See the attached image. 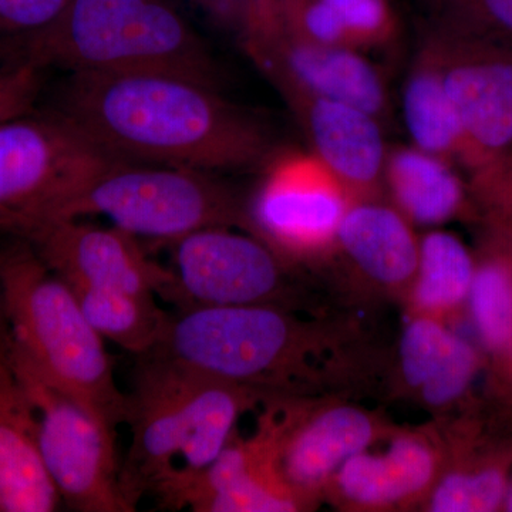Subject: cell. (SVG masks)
<instances>
[{
	"label": "cell",
	"mask_w": 512,
	"mask_h": 512,
	"mask_svg": "<svg viewBox=\"0 0 512 512\" xmlns=\"http://www.w3.org/2000/svg\"><path fill=\"white\" fill-rule=\"evenodd\" d=\"M89 217L168 245L205 228L245 231L247 202L214 173L113 158L76 188L55 221Z\"/></svg>",
	"instance_id": "6"
},
{
	"label": "cell",
	"mask_w": 512,
	"mask_h": 512,
	"mask_svg": "<svg viewBox=\"0 0 512 512\" xmlns=\"http://www.w3.org/2000/svg\"><path fill=\"white\" fill-rule=\"evenodd\" d=\"M424 43L456 111L463 136L458 167L468 177L512 151V47L437 29Z\"/></svg>",
	"instance_id": "12"
},
{
	"label": "cell",
	"mask_w": 512,
	"mask_h": 512,
	"mask_svg": "<svg viewBox=\"0 0 512 512\" xmlns=\"http://www.w3.org/2000/svg\"><path fill=\"white\" fill-rule=\"evenodd\" d=\"M342 279L360 295L406 302L419 261V235L386 198L350 202L335 248Z\"/></svg>",
	"instance_id": "18"
},
{
	"label": "cell",
	"mask_w": 512,
	"mask_h": 512,
	"mask_svg": "<svg viewBox=\"0 0 512 512\" xmlns=\"http://www.w3.org/2000/svg\"><path fill=\"white\" fill-rule=\"evenodd\" d=\"M276 473L312 510L350 457L383 439L393 424L342 394L282 397L264 403Z\"/></svg>",
	"instance_id": "9"
},
{
	"label": "cell",
	"mask_w": 512,
	"mask_h": 512,
	"mask_svg": "<svg viewBox=\"0 0 512 512\" xmlns=\"http://www.w3.org/2000/svg\"><path fill=\"white\" fill-rule=\"evenodd\" d=\"M258 397L242 387L138 357L126 423L131 444L121 463L128 503H137L174 474H194L217 460Z\"/></svg>",
	"instance_id": "5"
},
{
	"label": "cell",
	"mask_w": 512,
	"mask_h": 512,
	"mask_svg": "<svg viewBox=\"0 0 512 512\" xmlns=\"http://www.w3.org/2000/svg\"><path fill=\"white\" fill-rule=\"evenodd\" d=\"M503 511L512 512V476L510 485H508L507 495H505Z\"/></svg>",
	"instance_id": "36"
},
{
	"label": "cell",
	"mask_w": 512,
	"mask_h": 512,
	"mask_svg": "<svg viewBox=\"0 0 512 512\" xmlns=\"http://www.w3.org/2000/svg\"><path fill=\"white\" fill-rule=\"evenodd\" d=\"M466 315L488 360L512 336V222L481 220Z\"/></svg>",
	"instance_id": "23"
},
{
	"label": "cell",
	"mask_w": 512,
	"mask_h": 512,
	"mask_svg": "<svg viewBox=\"0 0 512 512\" xmlns=\"http://www.w3.org/2000/svg\"><path fill=\"white\" fill-rule=\"evenodd\" d=\"M60 504L40 451L36 409L10 362L8 343L0 349V512H52Z\"/></svg>",
	"instance_id": "21"
},
{
	"label": "cell",
	"mask_w": 512,
	"mask_h": 512,
	"mask_svg": "<svg viewBox=\"0 0 512 512\" xmlns=\"http://www.w3.org/2000/svg\"><path fill=\"white\" fill-rule=\"evenodd\" d=\"M332 10L345 45L350 49H376L390 45L399 35V19L389 0H323Z\"/></svg>",
	"instance_id": "28"
},
{
	"label": "cell",
	"mask_w": 512,
	"mask_h": 512,
	"mask_svg": "<svg viewBox=\"0 0 512 512\" xmlns=\"http://www.w3.org/2000/svg\"><path fill=\"white\" fill-rule=\"evenodd\" d=\"M90 325L104 340L137 357L156 348L167 328L170 312L156 295H140L119 289L70 286Z\"/></svg>",
	"instance_id": "26"
},
{
	"label": "cell",
	"mask_w": 512,
	"mask_h": 512,
	"mask_svg": "<svg viewBox=\"0 0 512 512\" xmlns=\"http://www.w3.org/2000/svg\"><path fill=\"white\" fill-rule=\"evenodd\" d=\"M383 192L413 227H440L450 221L480 222L468 181L457 165L412 146L389 147Z\"/></svg>",
	"instance_id": "22"
},
{
	"label": "cell",
	"mask_w": 512,
	"mask_h": 512,
	"mask_svg": "<svg viewBox=\"0 0 512 512\" xmlns=\"http://www.w3.org/2000/svg\"><path fill=\"white\" fill-rule=\"evenodd\" d=\"M311 151L272 153L247 201V227L293 266L328 261L352 202Z\"/></svg>",
	"instance_id": "11"
},
{
	"label": "cell",
	"mask_w": 512,
	"mask_h": 512,
	"mask_svg": "<svg viewBox=\"0 0 512 512\" xmlns=\"http://www.w3.org/2000/svg\"><path fill=\"white\" fill-rule=\"evenodd\" d=\"M23 239L69 286L160 295L170 278L168 268L148 258L140 239L114 225L57 220Z\"/></svg>",
	"instance_id": "14"
},
{
	"label": "cell",
	"mask_w": 512,
	"mask_h": 512,
	"mask_svg": "<svg viewBox=\"0 0 512 512\" xmlns=\"http://www.w3.org/2000/svg\"><path fill=\"white\" fill-rule=\"evenodd\" d=\"M476 259L457 235L443 229L419 237V261L406 303L410 315L450 322L466 315Z\"/></svg>",
	"instance_id": "24"
},
{
	"label": "cell",
	"mask_w": 512,
	"mask_h": 512,
	"mask_svg": "<svg viewBox=\"0 0 512 512\" xmlns=\"http://www.w3.org/2000/svg\"><path fill=\"white\" fill-rule=\"evenodd\" d=\"M147 355L252 390L265 402L343 396L376 370V359L365 348L355 323L305 320L278 306L175 311L160 342Z\"/></svg>",
	"instance_id": "2"
},
{
	"label": "cell",
	"mask_w": 512,
	"mask_h": 512,
	"mask_svg": "<svg viewBox=\"0 0 512 512\" xmlns=\"http://www.w3.org/2000/svg\"><path fill=\"white\" fill-rule=\"evenodd\" d=\"M212 18L238 33L244 42L254 29L252 0H192Z\"/></svg>",
	"instance_id": "33"
},
{
	"label": "cell",
	"mask_w": 512,
	"mask_h": 512,
	"mask_svg": "<svg viewBox=\"0 0 512 512\" xmlns=\"http://www.w3.org/2000/svg\"><path fill=\"white\" fill-rule=\"evenodd\" d=\"M252 5H254V29L242 42L244 47L265 42L284 32V19H282L284 0H252Z\"/></svg>",
	"instance_id": "34"
},
{
	"label": "cell",
	"mask_w": 512,
	"mask_h": 512,
	"mask_svg": "<svg viewBox=\"0 0 512 512\" xmlns=\"http://www.w3.org/2000/svg\"><path fill=\"white\" fill-rule=\"evenodd\" d=\"M42 83L43 70L32 64H0V121L32 111Z\"/></svg>",
	"instance_id": "30"
},
{
	"label": "cell",
	"mask_w": 512,
	"mask_h": 512,
	"mask_svg": "<svg viewBox=\"0 0 512 512\" xmlns=\"http://www.w3.org/2000/svg\"><path fill=\"white\" fill-rule=\"evenodd\" d=\"M9 359L35 406L43 461L62 503L79 512H133L121 484L116 430L43 380L28 365Z\"/></svg>",
	"instance_id": "10"
},
{
	"label": "cell",
	"mask_w": 512,
	"mask_h": 512,
	"mask_svg": "<svg viewBox=\"0 0 512 512\" xmlns=\"http://www.w3.org/2000/svg\"><path fill=\"white\" fill-rule=\"evenodd\" d=\"M439 427L444 463L421 510L503 511L512 476V434L485 414L480 399L453 417H440Z\"/></svg>",
	"instance_id": "16"
},
{
	"label": "cell",
	"mask_w": 512,
	"mask_h": 512,
	"mask_svg": "<svg viewBox=\"0 0 512 512\" xmlns=\"http://www.w3.org/2000/svg\"><path fill=\"white\" fill-rule=\"evenodd\" d=\"M481 407L501 429L512 434V336L507 348L487 362Z\"/></svg>",
	"instance_id": "31"
},
{
	"label": "cell",
	"mask_w": 512,
	"mask_h": 512,
	"mask_svg": "<svg viewBox=\"0 0 512 512\" xmlns=\"http://www.w3.org/2000/svg\"><path fill=\"white\" fill-rule=\"evenodd\" d=\"M0 286L12 355L110 429L126 423L128 394L117 384L104 339L26 239L9 237L0 247Z\"/></svg>",
	"instance_id": "4"
},
{
	"label": "cell",
	"mask_w": 512,
	"mask_h": 512,
	"mask_svg": "<svg viewBox=\"0 0 512 512\" xmlns=\"http://www.w3.org/2000/svg\"><path fill=\"white\" fill-rule=\"evenodd\" d=\"M0 60L43 72L180 74L220 87L210 47L167 0H69L47 28L0 37Z\"/></svg>",
	"instance_id": "3"
},
{
	"label": "cell",
	"mask_w": 512,
	"mask_h": 512,
	"mask_svg": "<svg viewBox=\"0 0 512 512\" xmlns=\"http://www.w3.org/2000/svg\"><path fill=\"white\" fill-rule=\"evenodd\" d=\"M433 29L512 47V0H431Z\"/></svg>",
	"instance_id": "27"
},
{
	"label": "cell",
	"mask_w": 512,
	"mask_h": 512,
	"mask_svg": "<svg viewBox=\"0 0 512 512\" xmlns=\"http://www.w3.org/2000/svg\"><path fill=\"white\" fill-rule=\"evenodd\" d=\"M56 113L111 156L215 173L264 164L268 130L220 87L180 74H69Z\"/></svg>",
	"instance_id": "1"
},
{
	"label": "cell",
	"mask_w": 512,
	"mask_h": 512,
	"mask_svg": "<svg viewBox=\"0 0 512 512\" xmlns=\"http://www.w3.org/2000/svg\"><path fill=\"white\" fill-rule=\"evenodd\" d=\"M403 119L412 146L460 164L463 136L439 64L426 43L410 67L403 87Z\"/></svg>",
	"instance_id": "25"
},
{
	"label": "cell",
	"mask_w": 512,
	"mask_h": 512,
	"mask_svg": "<svg viewBox=\"0 0 512 512\" xmlns=\"http://www.w3.org/2000/svg\"><path fill=\"white\" fill-rule=\"evenodd\" d=\"M113 158L56 111L0 121V234L25 238L55 221L76 188Z\"/></svg>",
	"instance_id": "7"
},
{
	"label": "cell",
	"mask_w": 512,
	"mask_h": 512,
	"mask_svg": "<svg viewBox=\"0 0 512 512\" xmlns=\"http://www.w3.org/2000/svg\"><path fill=\"white\" fill-rule=\"evenodd\" d=\"M308 140L311 153L329 168L353 201L384 198L389 147L383 123L349 104L298 92H281Z\"/></svg>",
	"instance_id": "20"
},
{
	"label": "cell",
	"mask_w": 512,
	"mask_h": 512,
	"mask_svg": "<svg viewBox=\"0 0 512 512\" xmlns=\"http://www.w3.org/2000/svg\"><path fill=\"white\" fill-rule=\"evenodd\" d=\"M170 278L164 301L181 309L204 306H278L302 311L312 305L296 266L251 232L205 228L168 244Z\"/></svg>",
	"instance_id": "8"
},
{
	"label": "cell",
	"mask_w": 512,
	"mask_h": 512,
	"mask_svg": "<svg viewBox=\"0 0 512 512\" xmlns=\"http://www.w3.org/2000/svg\"><path fill=\"white\" fill-rule=\"evenodd\" d=\"M384 450L370 447L350 457L326 488L340 510L379 512L423 507L444 463L439 426L402 429L384 437Z\"/></svg>",
	"instance_id": "13"
},
{
	"label": "cell",
	"mask_w": 512,
	"mask_h": 512,
	"mask_svg": "<svg viewBox=\"0 0 512 512\" xmlns=\"http://www.w3.org/2000/svg\"><path fill=\"white\" fill-rule=\"evenodd\" d=\"M69 0H0V37L29 35L59 18Z\"/></svg>",
	"instance_id": "32"
},
{
	"label": "cell",
	"mask_w": 512,
	"mask_h": 512,
	"mask_svg": "<svg viewBox=\"0 0 512 512\" xmlns=\"http://www.w3.org/2000/svg\"><path fill=\"white\" fill-rule=\"evenodd\" d=\"M487 357L443 320L410 315L397 345L392 386L436 416L464 409L476 400L474 384Z\"/></svg>",
	"instance_id": "19"
},
{
	"label": "cell",
	"mask_w": 512,
	"mask_h": 512,
	"mask_svg": "<svg viewBox=\"0 0 512 512\" xmlns=\"http://www.w3.org/2000/svg\"><path fill=\"white\" fill-rule=\"evenodd\" d=\"M245 50L279 92L349 104L373 114L383 124L389 117L386 82L360 50L319 45L285 30Z\"/></svg>",
	"instance_id": "17"
},
{
	"label": "cell",
	"mask_w": 512,
	"mask_h": 512,
	"mask_svg": "<svg viewBox=\"0 0 512 512\" xmlns=\"http://www.w3.org/2000/svg\"><path fill=\"white\" fill-rule=\"evenodd\" d=\"M9 339L8 320H6L5 303H3L2 286H0V349L8 346Z\"/></svg>",
	"instance_id": "35"
},
{
	"label": "cell",
	"mask_w": 512,
	"mask_h": 512,
	"mask_svg": "<svg viewBox=\"0 0 512 512\" xmlns=\"http://www.w3.org/2000/svg\"><path fill=\"white\" fill-rule=\"evenodd\" d=\"M153 495L164 507L197 512L305 511L276 473L264 414L254 436L242 440L235 434L210 466L168 478Z\"/></svg>",
	"instance_id": "15"
},
{
	"label": "cell",
	"mask_w": 512,
	"mask_h": 512,
	"mask_svg": "<svg viewBox=\"0 0 512 512\" xmlns=\"http://www.w3.org/2000/svg\"><path fill=\"white\" fill-rule=\"evenodd\" d=\"M481 220L512 222V151L468 175Z\"/></svg>",
	"instance_id": "29"
}]
</instances>
